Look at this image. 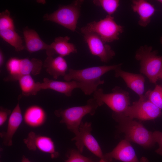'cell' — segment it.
<instances>
[{"instance_id":"obj_1","label":"cell","mask_w":162,"mask_h":162,"mask_svg":"<svg viewBox=\"0 0 162 162\" xmlns=\"http://www.w3.org/2000/svg\"><path fill=\"white\" fill-rule=\"evenodd\" d=\"M122 65L119 64L94 66L80 70L70 68L63 78L66 81H76L78 88L81 89L85 95H90L97 90L99 85L104 83V81L100 80L102 76Z\"/></svg>"},{"instance_id":"obj_2","label":"cell","mask_w":162,"mask_h":162,"mask_svg":"<svg viewBox=\"0 0 162 162\" xmlns=\"http://www.w3.org/2000/svg\"><path fill=\"white\" fill-rule=\"evenodd\" d=\"M112 117L118 124L120 132L125 134V139L145 148L153 146L155 143L153 132L148 130L139 122L134 120L123 113H112Z\"/></svg>"},{"instance_id":"obj_3","label":"cell","mask_w":162,"mask_h":162,"mask_svg":"<svg viewBox=\"0 0 162 162\" xmlns=\"http://www.w3.org/2000/svg\"><path fill=\"white\" fill-rule=\"evenodd\" d=\"M98 106L96 100L93 98L88 99L86 105L57 110L54 113L57 116L61 118L60 123L65 124L67 128L76 136L79 133L83 118L88 114L93 115Z\"/></svg>"},{"instance_id":"obj_4","label":"cell","mask_w":162,"mask_h":162,"mask_svg":"<svg viewBox=\"0 0 162 162\" xmlns=\"http://www.w3.org/2000/svg\"><path fill=\"white\" fill-rule=\"evenodd\" d=\"M152 50V47L141 46L136 52L135 58L140 62V71L147 76L150 82L156 84L162 74V56Z\"/></svg>"},{"instance_id":"obj_5","label":"cell","mask_w":162,"mask_h":162,"mask_svg":"<svg viewBox=\"0 0 162 162\" xmlns=\"http://www.w3.org/2000/svg\"><path fill=\"white\" fill-rule=\"evenodd\" d=\"M84 2L83 0L74 1L67 5L60 6L56 11L44 15L45 21H51L74 32L80 17L81 7Z\"/></svg>"},{"instance_id":"obj_6","label":"cell","mask_w":162,"mask_h":162,"mask_svg":"<svg viewBox=\"0 0 162 162\" xmlns=\"http://www.w3.org/2000/svg\"><path fill=\"white\" fill-rule=\"evenodd\" d=\"M123 30V26L118 24L113 16L107 15L99 21L88 23L82 27L80 31L82 33L85 32L95 33L106 43L118 40L119 36Z\"/></svg>"},{"instance_id":"obj_7","label":"cell","mask_w":162,"mask_h":162,"mask_svg":"<svg viewBox=\"0 0 162 162\" xmlns=\"http://www.w3.org/2000/svg\"><path fill=\"white\" fill-rule=\"evenodd\" d=\"M93 98L98 106L105 104L112 110V113H123L130 105L128 92L118 86L109 93H104L102 88H98L94 93Z\"/></svg>"},{"instance_id":"obj_8","label":"cell","mask_w":162,"mask_h":162,"mask_svg":"<svg viewBox=\"0 0 162 162\" xmlns=\"http://www.w3.org/2000/svg\"><path fill=\"white\" fill-rule=\"evenodd\" d=\"M123 113L125 116L140 121L155 119L162 113L161 110L150 101L145 95L139 97L138 100L134 102Z\"/></svg>"},{"instance_id":"obj_9","label":"cell","mask_w":162,"mask_h":162,"mask_svg":"<svg viewBox=\"0 0 162 162\" xmlns=\"http://www.w3.org/2000/svg\"><path fill=\"white\" fill-rule=\"evenodd\" d=\"M90 122H81L79 128L78 134L72 139L76 141L75 144L78 150L81 153L83 152L84 146L100 159L104 160V154L97 141L92 135Z\"/></svg>"},{"instance_id":"obj_10","label":"cell","mask_w":162,"mask_h":162,"mask_svg":"<svg viewBox=\"0 0 162 162\" xmlns=\"http://www.w3.org/2000/svg\"><path fill=\"white\" fill-rule=\"evenodd\" d=\"M82 33L90 53L99 57L102 62L107 63L115 55L110 46L106 44L96 33L90 32Z\"/></svg>"},{"instance_id":"obj_11","label":"cell","mask_w":162,"mask_h":162,"mask_svg":"<svg viewBox=\"0 0 162 162\" xmlns=\"http://www.w3.org/2000/svg\"><path fill=\"white\" fill-rule=\"evenodd\" d=\"M104 159L111 162L113 159L123 162H149L145 157L138 158L130 142L124 139L122 140L111 152L104 154Z\"/></svg>"},{"instance_id":"obj_12","label":"cell","mask_w":162,"mask_h":162,"mask_svg":"<svg viewBox=\"0 0 162 162\" xmlns=\"http://www.w3.org/2000/svg\"><path fill=\"white\" fill-rule=\"evenodd\" d=\"M23 142L30 150L38 149L42 152L50 154L52 158H56L59 156L56 152L54 142L49 137L37 134L33 131L30 132Z\"/></svg>"},{"instance_id":"obj_13","label":"cell","mask_w":162,"mask_h":162,"mask_svg":"<svg viewBox=\"0 0 162 162\" xmlns=\"http://www.w3.org/2000/svg\"><path fill=\"white\" fill-rule=\"evenodd\" d=\"M23 33L26 47L29 52L32 53L45 50L47 56H53L54 55L50 44H47L43 41L34 30L26 27L23 30Z\"/></svg>"},{"instance_id":"obj_14","label":"cell","mask_w":162,"mask_h":162,"mask_svg":"<svg viewBox=\"0 0 162 162\" xmlns=\"http://www.w3.org/2000/svg\"><path fill=\"white\" fill-rule=\"evenodd\" d=\"M23 120V116L18 101L10 115L6 132L1 134L4 145L8 146H12L14 135Z\"/></svg>"},{"instance_id":"obj_15","label":"cell","mask_w":162,"mask_h":162,"mask_svg":"<svg viewBox=\"0 0 162 162\" xmlns=\"http://www.w3.org/2000/svg\"><path fill=\"white\" fill-rule=\"evenodd\" d=\"M119 66L114 70L115 76L123 79L127 86L139 96L143 95L144 91V77L141 74H136L124 71Z\"/></svg>"},{"instance_id":"obj_16","label":"cell","mask_w":162,"mask_h":162,"mask_svg":"<svg viewBox=\"0 0 162 162\" xmlns=\"http://www.w3.org/2000/svg\"><path fill=\"white\" fill-rule=\"evenodd\" d=\"M131 7L139 16L138 24L143 27L147 26L155 11L154 6L147 0H134L132 1Z\"/></svg>"},{"instance_id":"obj_17","label":"cell","mask_w":162,"mask_h":162,"mask_svg":"<svg viewBox=\"0 0 162 162\" xmlns=\"http://www.w3.org/2000/svg\"><path fill=\"white\" fill-rule=\"evenodd\" d=\"M43 66L46 72L55 79L60 76L64 77L68 69L66 61L64 57L60 56L55 58L53 56H47Z\"/></svg>"},{"instance_id":"obj_18","label":"cell","mask_w":162,"mask_h":162,"mask_svg":"<svg viewBox=\"0 0 162 162\" xmlns=\"http://www.w3.org/2000/svg\"><path fill=\"white\" fill-rule=\"evenodd\" d=\"M46 115L44 110L41 107L34 105L28 107L26 110L23 120L28 126L32 128L40 127L44 124Z\"/></svg>"},{"instance_id":"obj_19","label":"cell","mask_w":162,"mask_h":162,"mask_svg":"<svg viewBox=\"0 0 162 162\" xmlns=\"http://www.w3.org/2000/svg\"><path fill=\"white\" fill-rule=\"evenodd\" d=\"M76 81L72 80L69 82L61 81L44 78L41 83V88L42 89H51L64 94L67 97L72 95L73 90L78 88Z\"/></svg>"},{"instance_id":"obj_20","label":"cell","mask_w":162,"mask_h":162,"mask_svg":"<svg viewBox=\"0 0 162 162\" xmlns=\"http://www.w3.org/2000/svg\"><path fill=\"white\" fill-rule=\"evenodd\" d=\"M70 39L68 36L56 38L54 41L50 44L54 54L57 53L64 57L71 53H77V51L75 45L69 42Z\"/></svg>"},{"instance_id":"obj_21","label":"cell","mask_w":162,"mask_h":162,"mask_svg":"<svg viewBox=\"0 0 162 162\" xmlns=\"http://www.w3.org/2000/svg\"><path fill=\"white\" fill-rule=\"evenodd\" d=\"M43 64L40 59L35 58L21 59L18 79L21 76L32 74L36 75L40 73Z\"/></svg>"},{"instance_id":"obj_22","label":"cell","mask_w":162,"mask_h":162,"mask_svg":"<svg viewBox=\"0 0 162 162\" xmlns=\"http://www.w3.org/2000/svg\"><path fill=\"white\" fill-rule=\"evenodd\" d=\"M17 81L24 96L35 95L41 89V83L35 82L31 75L22 76Z\"/></svg>"},{"instance_id":"obj_23","label":"cell","mask_w":162,"mask_h":162,"mask_svg":"<svg viewBox=\"0 0 162 162\" xmlns=\"http://www.w3.org/2000/svg\"><path fill=\"white\" fill-rule=\"evenodd\" d=\"M0 35L4 40L14 47L16 51H20L25 48L21 38L14 29L0 30Z\"/></svg>"},{"instance_id":"obj_24","label":"cell","mask_w":162,"mask_h":162,"mask_svg":"<svg viewBox=\"0 0 162 162\" xmlns=\"http://www.w3.org/2000/svg\"><path fill=\"white\" fill-rule=\"evenodd\" d=\"M21 59L12 57L7 62L6 67L9 75L5 78V81H17L20 72Z\"/></svg>"},{"instance_id":"obj_25","label":"cell","mask_w":162,"mask_h":162,"mask_svg":"<svg viewBox=\"0 0 162 162\" xmlns=\"http://www.w3.org/2000/svg\"><path fill=\"white\" fill-rule=\"evenodd\" d=\"M145 96L150 101L162 109V86L156 85L152 90H149Z\"/></svg>"},{"instance_id":"obj_26","label":"cell","mask_w":162,"mask_h":162,"mask_svg":"<svg viewBox=\"0 0 162 162\" xmlns=\"http://www.w3.org/2000/svg\"><path fill=\"white\" fill-rule=\"evenodd\" d=\"M94 4L101 7L108 14L112 16L117 10L119 6L118 0H94Z\"/></svg>"},{"instance_id":"obj_27","label":"cell","mask_w":162,"mask_h":162,"mask_svg":"<svg viewBox=\"0 0 162 162\" xmlns=\"http://www.w3.org/2000/svg\"><path fill=\"white\" fill-rule=\"evenodd\" d=\"M6 29H14L13 20L7 10L0 13V30Z\"/></svg>"},{"instance_id":"obj_28","label":"cell","mask_w":162,"mask_h":162,"mask_svg":"<svg viewBox=\"0 0 162 162\" xmlns=\"http://www.w3.org/2000/svg\"><path fill=\"white\" fill-rule=\"evenodd\" d=\"M65 162H94L91 158L82 155L78 150H71Z\"/></svg>"},{"instance_id":"obj_29","label":"cell","mask_w":162,"mask_h":162,"mask_svg":"<svg viewBox=\"0 0 162 162\" xmlns=\"http://www.w3.org/2000/svg\"><path fill=\"white\" fill-rule=\"evenodd\" d=\"M153 135L155 142L158 143L159 147L156 150V152L162 155V132L156 131L153 132Z\"/></svg>"},{"instance_id":"obj_30","label":"cell","mask_w":162,"mask_h":162,"mask_svg":"<svg viewBox=\"0 0 162 162\" xmlns=\"http://www.w3.org/2000/svg\"><path fill=\"white\" fill-rule=\"evenodd\" d=\"M11 112L10 110L0 107V126L1 127L7 120L8 116Z\"/></svg>"},{"instance_id":"obj_31","label":"cell","mask_w":162,"mask_h":162,"mask_svg":"<svg viewBox=\"0 0 162 162\" xmlns=\"http://www.w3.org/2000/svg\"><path fill=\"white\" fill-rule=\"evenodd\" d=\"M4 56L1 50L0 51V67L1 68L4 62Z\"/></svg>"},{"instance_id":"obj_32","label":"cell","mask_w":162,"mask_h":162,"mask_svg":"<svg viewBox=\"0 0 162 162\" xmlns=\"http://www.w3.org/2000/svg\"><path fill=\"white\" fill-rule=\"evenodd\" d=\"M21 162H31L28 158L24 155L22 156Z\"/></svg>"},{"instance_id":"obj_33","label":"cell","mask_w":162,"mask_h":162,"mask_svg":"<svg viewBox=\"0 0 162 162\" xmlns=\"http://www.w3.org/2000/svg\"><path fill=\"white\" fill-rule=\"evenodd\" d=\"M98 162H107L103 159H100V160Z\"/></svg>"},{"instance_id":"obj_34","label":"cell","mask_w":162,"mask_h":162,"mask_svg":"<svg viewBox=\"0 0 162 162\" xmlns=\"http://www.w3.org/2000/svg\"><path fill=\"white\" fill-rule=\"evenodd\" d=\"M39 2V3H42V4H44L45 3V1H39V2Z\"/></svg>"},{"instance_id":"obj_35","label":"cell","mask_w":162,"mask_h":162,"mask_svg":"<svg viewBox=\"0 0 162 162\" xmlns=\"http://www.w3.org/2000/svg\"><path fill=\"white\" fill-rule=\"evenodd\" d=\"M158 1L160 3L162 4V0H158Z\"/></svg>"},{"instance_id":"obj_36","label":"cell","mask_w":162,"mask_h":162,"mask_svg":"<svg viewBox=\"0 0 162 162\" xmlns=\"http://www.w3.org/2000/svg\"><path fill=\"white\" fill-rule=\"evenodd\" d=\"M160 41L161 43L162 44V36L160 38Z\"/></svg>"},{"instance_id":"obj_37","label":"cell","mask_w":162,"mask_h":162,"mask_svg":"<svg viewBox=\"0 0 162 162\" xmlns=\"http://www.w3.org/2000/svg\"><path fill=\"white\" fill-rule=\"evenodd\" d=\"M160 80H162V74L161 76V77H160Z\"/></svg>"}]
</instances>
